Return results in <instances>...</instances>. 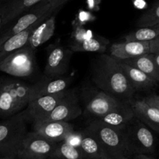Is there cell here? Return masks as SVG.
Instances as JSON below:
<instances>
[{"mask_svg": "<svg viewBox=\"0 0 159 159\" xmlns=\"http://www.w3.org/2000/svg\"><path fill=\"white\" fill-rule=\"evenodd\" d=\"M36 51L27 44L13 51L0 62V71L16 78L29 77L35 69Z\"/></svg>", "mask_w": 159, "mask_h": 159, "instance_id": "obj_6", "label": "cell"}, {"mask_svg": "<svg viewBox=\"0 0 159 159\" xmlns=\"http://www.w3.org/2000/svg\"><path fill=\"white\" fill-rule=\"evenodd\" d=\"M82 110L75 90H68L65 97L57 107L41 121H65L74 120L81 116ZM39 121V122H41Z\"/></svg>", "mask_w": 159, "mask_h": 159, "instance_id": "obj_11", "label": "cell"}, {"mask_svg": "<svg viewBox=\"0 0 159 159\" xmlns=\"http://www.w3.org/2000/svg\"><path fill=\"white\" fill-rule=\"evenodd\" d=\"M159 53V37L151 40V54Z\"/></svg>", "mask_w": 159, "mask_h": 159, "instance_id": "obj_33", "label": "cell"}, {"mask_svg": "<svg viewBox=\"0 0 159 159\" xmlns=\"http://www.w3.org/2000/svg\"><path fill=\"white\" fill-rule=\"evenodd\" d=\"M57 143L45 139L35 132H27L19 152L18 159L52 158Z\"/></svg>", "mask_w": 159, "mask_h": 159, "instance_id": "obj_8", "label": "cell"}, {"mask_svg": "<svg viewBox=\"0 0 159 159\" xmlns=\"http://www.w3.org/2000/svg\"><path fill=\"white\" fill-rule=\"evenodd\" d=\"M131 107L137 119L159 133V111L156 108L148 104L143 99L131 102Z\"/></svg>", "mask_w": 159, "mask_h": 159, "instance_id": "obj_18", "label": "cell"}, {"mask_svg": "<svg viewBox=\"0 0 159 159\" xmlns=\"http://www.w3.org/2000/svg\"><path fill=\"white\" fill-rule=\"evenodd\" d=\"M2 26V20H1V17H0V30H1Z\"/></svg>", "mask_w": 159, "mask_h": 159, "instance_id": "obj_40", "label": "cell"}, {"mask_svg": "<svg viewBox=\"0 0 159 159\" xmlns=\"http://www.w3.org/2000/svg\"><path fill=\"white\" fill-rule=\"evenodd\" d=\"M33 125V131L54 143L63 141L75 130L74 126L65 121H41L34 123Z\"/></svg>", "mask_w": 159, "mask_h": 159, "instance_id": "obj_13", "label": "cell"}, {"mask_svg": "<svg viewBox=\"0 0 159 159\" xmlns=\"http://www.w3.org/2000/svg\"><path fill=\"white\" fill-rule=\"evenodd\" d=\"M127 101L118 99L116 96L103 91L95 92L87 99L85 110L95 119L118 108Z\"/></svg>", "mask_w": 159, "mask_h": 159, "instance_id": "obj_12", "label": "cell"}, {"mask_svg": "<svg viewBox=\"0 0 159 159\" xmlns=\"http://www.w3.org/2000/svg\"><path fill=\"white\" fill-rule=\"evenodd\" d=\"M43 0H7L0 7V17L2 26L19 18Z\"/></svg>", "mask_w": 159, "mask_h": 159, "instance_id": "obj_17", "label": "cell"}, {"mask_svg": "<svg viewBox=\"0 0 159 159\" xmlns=\"http://www.w3.org/2000/svg\"><path fill=\"white\" fill-rule=\"evenodd\" d=\"M0 47H1V44H0Z\"/></svg>", "mask_w": 159, "mask_h": 159, "instance_id": "obj_44", "label": "cell"}, {"mask_svg": "<svg viewBox=\"0 0 159 159\" xmlns=\"http://www.w3.org/2000/svg\"><path fill=\"white\" fill-rule=\"evenodd\" d=\"M134 119L135 115L131 107V102H126L118 108L94 120L113 128L126 130Z\"/></svg>", "mask_w": 159, "mask_h": 159, "instance_id": "obj_14", "label": "cell"}, {"mask_svg": "<svg viewBox=\"0 0 159 159\" xmlns=\"http://www.w3.org/2000/svg\"><path fill=\"white\" fill-rule=\"evenodd\" d=\"M116 61H118L124 72L125 73L127 79L130 82V85L135 89V91L152 89L158 85L155 81L152 80L150 77H148L147 75L140 71L139 69L130 66L118 59H116Z\"/></svg>", "mask_w": 159, "mask_h": 159, "instance_id": "obj_20", "label": "cell"}, {"mask_svg": "<svg viewBox=\"0 0 159 159\" xmlns=\"http://www.w3.org/2000/svg\"><path fill=\"white\" fill-rule=\"evenodd\" d=\"M82 132H77L74 130L70 133L63 141L75 148H79L81 141H82Z\"/></svg>", "mask_w": 159, "mask_h": 159, "instance_id": "obj_30", "label": "cell"}, {"mask_svg": "<svg viewBox=\"0 0 159 159\" xmlns=\"http://www.w3.org/2000/svg\"><path fill=\"white\" fill-rule=\"evenodd\" d=\"M72 81L73 78L71 76L47 77L32 85L33 99L40 96L54 95L67 91Z\"/></svg>", "mask_w": 159, "mask_h": 159, "instance_id": "obj_16", "label": "cell"}, {"mask_svg": "<svg viewBox=\"0 0 159 159\" xmlns=\"http://www.w3.org/2000/svg\"><path fill=\"white\" fill-rule=\"evenodd\" d=\"M159 37V23L148 27L138 28L124 37V41H151Z\"/></svg>", "mask_w": 159, "mask_h": 159, "instance_id": "obj_25", "label": "cell"}, {"mask_svg": "<svg viewBox=\"0 0 159 159\" xmlns=\"http://www.w3.org/2000/svg\"><path fill=\"white\" fill-rule=\"evenodd\" d=\"M48 2H61L66 3L68 0H46Z\"/></svg>", "mask_w": 159, "mask_h": 159, "instance_id": "obj_37", "label": "cell"}, {"mask_svg": "<svg viewBox=\"0 0 159 159\" xmlns=\"http://www.w3.org/2000/svg\"><path fill=\"white\" fill-rule=\"evenodd\" d=\"M79 149L86 159H96L109 157V154L103 148L93 135L84 130Z\"/></svg>", "mask_w": 159, "mask_h": 159, "instance_id": "obj_22", "label": "cell"}, {"mask_svg": "<svg viewBox=\"0 0 159 159\" xmlns=\"http://www.w3.org/2000/svg\"><path fill=\"white\" fill-rule=\"evenodd\" d=\"M98 140L109 155L119 158L121 156L130 158L127 147L126 130L113 128L94 120L85 129Z\"/></svg>", "mask_w": 159, "mask_h": 159, "instance_id": "obj_4", "label": "cell"}, {"mask_svg": "<svg viewBox=\"0 0 159 159\" xmlns=\"http://www.w3.org/2000/svg\"><path fill=\"white\" fill-rule=\"evenodd\" d=\"M27 124L23 110L0 123V158L18 159Z\"/></svg>", "mask_w": 159, "mask_h": 159, "instance_id": "obj_3", "label": "cell"}, {"mask_svg": "<svg viewBox=\"0 0 159 159\" xmlns=\"http://www.w3.org/2000/svg\"><path fill=\"white\" fill-rule=\"evenodd\" d=\"M95 20H96V16L91 12L81 9L78 12L77 16H76V19L75 20V21L77 22L80 25L84 26V25L86 24L89 22H93Z\"/></svg>", "mask_w": 159, "mask_h": 159, "instance_id": "obj_29", "label": "cell"}, {"mask_svg": "<svg viewBox=\"0 0 159 159\" xmlns=\"http://www.w3.org/2000/svg\"><path fill=\"white\" fill-rule=\"evenodd\" d=\"M126 135L130 156L148 155L155 152V139L153 134L136 117L126 128Z\"/></svg>", "mask_w": 159, "mask_h": 159, "instance_id": "obj_7", "label": "cell"}, {"mask_svg": "<svg viewBox=\"0 0 159 159\" xmlns=\"http://www.w3.org/2000/svg\"><path fill=\"white\" fill-rule=\"evenodd\" d=\"M92 80L101 91L127 102L136 92L116 59L108 54H100L93 62Z\"/></svg>", "mask_w": 159, "mask_h": 159, "instance_id": "obj_1", "label": "cell"}, {"mask_svg": "<svg viewBox=\"0 0 159 159\" xmlns=\"http://www.w3.org/2000/svg\"><path fill=\"white\" fill-rule=\"evenodd\" d=\"M110 55L118 60L136 57L151 54V41H124L113 43L110 49Z\"/></svg>", "mask_w": 159, "mask_h": 159, "instance_id": "obj_15", "label": "cell"}, {"mask_svg": "<svg viewBox=\"0 0 159 159\" xmlns=\"http://www.w3.org/2000/svg\"><path fill=\"white\" fill-rule=\"evenodd\" d=\"M55 13L39 24L30 36L27 45L34 51H37L40 45L43 44L54 36L55 32Z\"/></svg>", "mask_w": 159, "mask_h": 159, "instance_id": "obj_19", "label": "cell"}, {"mask_svg": "<svg viewBox=\"0 0 159 159\" xmlns=\"http://www.w3.org/2000/svg\"><path fill=\"white\" fill-rule=\"evenodd\" d=\"M32 100V85L18 79H0V117L7 119L20 113Z\"/></svg>", "mask_w": 159, "mask_h": 159, "instance_id": "obj_2", "label": "cell"}, {"mask_svg": "<svg viewBox=\"0 0 159 159\" xmlns=\"http://www.w3.org/2000/svg\"><path fill=\"white\" fill-rule=\"evenodd\" d=\"M133 4L138 9H146L148 6L147 2L145 0H133Z\"/></svg>", "mask_w": 159, "mask_h": 159, "instance_id": "obj_34", "label": "cell"}, {"mask_svg": "<svg viewBox=\"0 0 159 159\" xmlns=\"http://www.w3.org/2000/svg\"><path fill=\"white\" fill-rule=\"evenodd\" d=\"M2 2H5V1H7V0H1Z\"/></svg>", "mask_w": 159, "mask_h": 159, "instance_id": "obj_41", "label": "cell"}, {"mask_svg": "<svg viewBox=\"0 0 159 159\" xmlns=\"http://www.w3.org/2000/svg\"><path fill=\"white\" fill-rule=\"evenodd\" d=\"M132 159H154L148 155H134L132 156Z\"/></svg>", "mask_w": 159, "mask_h": 159, "instance_id": "obj_35", "label": "cell"}, {"mask_svg": "<svg viewBox=\"0 0 159 159\" xmlns=\"http://www.w3.org/2000/svg\"><path fill=\"white\" fill-rule=\"evenodd\" d=\"M0 159H5V158H0Z\"/></svg>", "mask_w": 159, "mask_h": 159, "instance_id": "obj_43", "label": "cell"}, {"mask_svg": "<svg viewBox=\"0 0 159 159\" xmlns=\"http://www.w3.org/2000/svg\"><path fill=\"white\" fill-rule=\"evenodd\" d=\"M72 51L59 44L51 45L48 49L44 74L46 77L65 75L69 68Z\"/></svg>", "mask_w": 159, "mask_h": 159, "instance_id": "obj_10", "label": "cell"}, {"mask_svg": "<svg viewBox=\"0 0 159 159\" xmlns=\"http://www.w3.org/2000/svg\"><path fill=\"white\" fill-rule=\"evenodd\" d=\"M64 4L65 2H48L46 0H43L41 2L38 3L37 6L20 16L17 21L1 36L0 44H2L12 36L25 30L35 23L44 21L48 17L57 12Z\"/></svg>", "mask_w": 159, "mask_h": 159, "instance_id": "obj_5", "label": "cell"}, {"mask_svg": "<svg viewBox=\"0 0 159 159\" xmlns=\"http://www.w3.org/2000/svg\"><path fill=\"white\" fill-rule=\"evenodd\" d=\"M71 42H79L88 40L93 37V34L89 30H86L84 26L80 25L77 22H72V32H71Z\"/></svg>", "mask_w": 159, "mask_h": 159, "instance_id": "obj_28", "label": "cell"}, {"mask_svg": "<svg viewBox=\"0 0 159 159\" xmlns=\"http://www.w3.org/2000/svg\"><path fill=\"white\" fill-rule=\"evenodd\" d=\"M52 159H86L79 148L69 145L65 141L57 143Z\"/></svg>", "mask_w": 159, "mask_h": 159, "instance_id": "obj_26", "label": "cell"}, {"mask_svg": "<svg viewBox=\"0 0 159 159\" xmlns=\"http://www.w3.org/2000/svg\"><path fill=\"white\" fill-rule=\"evenodd\" d=\"M68 91V90L57 94L40 96L33 99L26 109L23 110L28 123L34 124L41 121L65 97Z\"/></svg>", "mask_w": 159, "mask_h": 159, "instance_id": "obj_9", "label": "cell"}, {"mask_svg": "<svg viewBox=\"0 0 159 159\" xmlns=\"http://www.w3.org/2000/svg\"><path fill=\"white\" fill-rule=\"evenodd\" d=\"M152 56H153L154 61H155V65L158 67L159 70V53H155V54H152Z\"/></svg>", "mask_w": 159, "mask_h": 159, "instance_id": "obj_36", "label": "cell"}, {"mask_svg": "<svg viewBox=\"0 0 159 159\" xmlns=\"http://www.w3.org/2000/svg\"><path fill=\"white\" fill-rule=\"evenodd\" d=\"M120 61L130 66L139 69L150 77L152 80L155 81L157 85H159V70L154 61L152 54H144L136 57Z\"/></svg>", "mask_w": 159, "mask_h": 159, "instance_id": "obj_23", "label": "cell"}, {"mask_svg": "<svg viewBox=\"0 0 159 159\" xmlns=\"http://www.w3.org/2000/svg\"><path fill=\"white\" fill-rule=\"evenodd\" d=\"M118 159H131V158H129V157H127V156H121V157H120Z\"/></svg>", "mask_w": 159, "mask_h": 159, "instance_id": "obj_39", "label": "cell"}, {"mask_svg": "<svg viewBox=\"0 0 159 159\" xmlns=\"http://www.w3.org/2000/svg\"><path fill=\"white\" fill-rule=\"evenodd\" d=\"M38 159H43V158H38ZM47 159H52V158H47Z\"/></svg>", "mask_w": 159, "mask_h": 159, "instance_id": "obj_42", "label": "cell"}, {"mask_svg": "<svg viewBox=\"0 0 159 159\" xmlns=\"http://www.w3.org/2000/svg\"><path fill=\"white\" fill-rule=\"evenodd\" d=\"M143 99L148 104L156 108L159 111V96H157V95H151V96L144 98Z\"/></svg>", "mask_w": 159, "mask_h": 159, "instance_id": "obj_31", "label": "cell"}, {"mask_svg": "<svg viewBox=\"0 0 159 159\" xmlns=\"http://www.w3.org/2000/svg\"><path fill=\"white\" fill-rule=\"evenodd\" d=\"M108 39L101 36H93L92 38L79 42H71L69 49L72 52H98L102 53L108 46Z\"/></svg>", "mask_w": 159, "mask_h": 159, "instance_id": "obj_24", "label": "cell"}, {"mask_svg": "<svg viewBox=\"0 0 159 159\" xmlns=\"http://www.w3.org/2000/svg\"><path fill=\"white\" fill-rule=\"evenodd\" d=\"M96 159H117V158H113V157H111V156H109V157H107V158H96Z\"/></svg>", "mask_w": 159, "mask_h": 159, "instance_id": "obj_38", "label": "cell"}, {"mask_svg": "<svg viewBox=\"0 0 159 159\" xmlns=\"http://www.w3.org/2000/svg\"><path fill=\"white\" fill-rule=\"evenodd\" d=\"M102 0H86L87 7L90 11H99Z\"/></svg>", "mask_w": 159, "mask_h": 159, "instance_id": "obj_32", "label": "cell"}, {"mask_svg": "<svg viewBox=\"0 0 159 159\" xmlns=\"http://www.w3.org/2000/svg\"><path fill=\"white\" fill-rule=\"evenodd\" d=\"M159 23V1L155 3L150 9L144 12L137 21L139 28L148 27Z\"/></svg>", "mask_w": 159, "mask_h": 159, "instance_id": "obj_27", "label": "cell"}, {"mask_svg": "<svg viewBox=\"0 0 159 159\" xmlns=\"http://www.w3.org/2000/svg\"><path fill=\"white\" fill-rule=\"evenodd\" d=\"M43 21L35 23L25 30L12 36L10 38L6 40L0 47V62L11 53L26 46L28 43L31 33Z\"/></svg>", "mask_w": 159, "mask_h": 159, "instance_id": "obj_21", "label": "cell"}]
</instances>
